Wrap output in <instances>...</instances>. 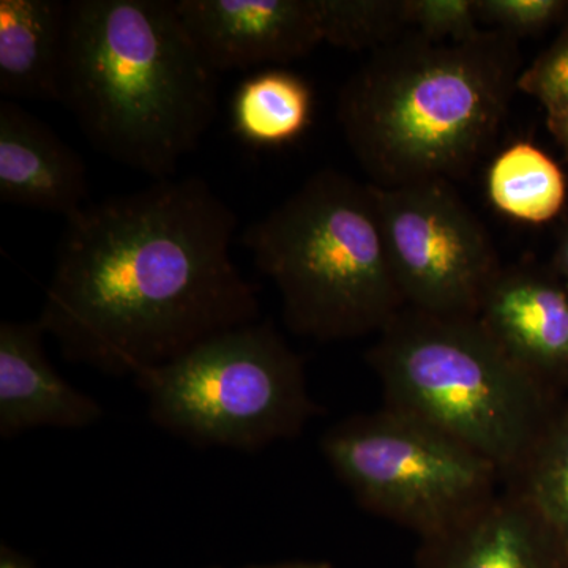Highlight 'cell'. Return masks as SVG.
Wrapping results in <instances>:
<instances>
[{
  "instance_id": "1",
  "label": "cell",
  "mask_w": 568,
  "mask_h": 568,
  "mask_svg": "<svg viewBox=\"0 0 568 568\" xmlns=\"http://www.w3.org/2000/svg\"><path fill=\"white\" fill-rule=\"evenodd\" d=\"M239 219L204 179H162L65 219L40 316L71 364L133 379L261 320Z\"/></svg>"
},
{
  "instance_id": "2",
  "label": "cell",
  "mask_w": 568,
  "mask_h": 568,
  "mask_svg": "<svg viewBox=\"0 0 568 568\" xmlns=\"http://www.w3.org/2000/svg\"><path fill=\"white\" fill-rule=\"evenodd\" d=\"M521 71L507 33L433 41L409 31L351 74L336 115L372 185L454 183L495 144Z\"/></svg>"
},
{
  "instance_id": "3",
  "label": "cell",
  "mask_w": 568,
  "mask_h": 568,
  "mask_svg": "<svg viewBox=\"0 0 568 568\" xmlns=\"http://www.w3.org/2000/svg\"><path fill=\"white\" fill-rule=\"evenodd\" d=\"M61 103L92 148L162 181L215 121L219 73L174 0H70Z\"/></svg>"
},
{
  "instance_id": "4",
  "label": "cell",
  "mask_w": 568,
  "mask_h": 568,
  "mask_svg": "<svg viewBox=\"0 0 568 568\" xmlns=\"http://www.w3.org/2000/svg\"><path fill=\"white\" fill-rule=\"evenodd\" d=\"M282 298L284 324L320 343L379 334L405 301L369 183L324 168L242 234Z\"/></svg>"
},
{
  "instance_id": "5",
  "label": "cell",
  "mask_w": 568,
  "mask_h": 568,
  "mask_svg": "<svg viewBox=\"0 0 568 568\" xmlns=\"http://www.w3.org/2000/svg\"><path fill=\"white\" fill-rule=\"evenodd\" d=\"M376 336L366 362L384 406L457 437L496 466L504 485L517 476L564 396L515 364L477 317L405 306Z\"/></svg>"
},
{
  "instance_id": "6",
  "label": "cell",
  "mask_w": 568,
  "mask_h": 568,
  "mask_svg": "<svg viewBox=\"0 0 568 568\" xmlns=\"http://www.w3.org/2000/svg\"><path fill=\"white\" fill-rule=\"evenodd\" d=\"M134 383L153 424L194 447L260 452L321 416L304 361L271 321L213 335Z\"/></svg>"
},
{
  "instance_id": "7",
  "label": "cell",
  "mask_w": 568,
  "mask_h": 568,
  "mask_svg": "<svg viewBox=\"0 0 568 568\" xmlns=\"http://www.w3.org/2000/svg\"><path fill=\"white\" fill-rule=\"evenodd\" d=\"M320 450L358 506L418 540L469 517L504 485L457 437L388 406L336 422Z\"/></svg>"
},
{
  "instance_id": "8",
  "label": "cell",
  "mask_w": 568,
  "mask_h": 568,
  "mask_svg": "<svg viewBox=\"0 0 568 568\" xmlns=\"http://www.w3.org/2000/svg\"><path fill=\"white\" fill-rule=\"evenodd\" d=\"M372 189L405 305L428 315L477 317L504 265L487 227L452 182Z\"/></svg>"
},
{
  "instance_id": "9",
  "label": "cell",
  "mask_w": 568,
  "mask_h": 568,
  "mask_svg": "<svg viewBox=\"0 0 568 568\" xmlns=\"http://www.w3.org/2000/svg\"><path fill=\"white\" fill-rule=\"evenodd\" d=\"M215 73L286 65L324 43L317 0H174Z\"/></svg>"
},
{
  "instance_id": "10",
  "label": "cell",
  "mask_w": 568,
  "mask_h": 568,
  "mask_svg": "<svg viewBox=\"0 0 568 568\" xmlns=\"http://www.w3.org/2000/svg\"><path fill=\"white\" fill-rule=\"evenodd\" d=\"M477 320L537 383L552 394L568 395V286L555 272L503 267Z\"/></svg>"
},
{
  "instance_id": "11",
  "label": "cell",
  "mask_w": 568,
  "mask_h": 568,
  "mask_svg": "<svg viewBox=\"0 0 568 568\" xmlns=\"http://www.w3.org/2000/svg\"><path fill=\"white\" fill-rule=\"evenodd\" d=\"M414 568H568V547L528 497L504 485L469 517L422 538Z\"/></svg>"
},
{
  "instance_id": "12",
  "label": "cell",
  "mask_w": 568,
  "mask_h": 568,
  "mask_svg": "<svg viewBox=\"0 0 568 568\" xmlns=\"http://www.w3.org/2000/svg\"><path fill=\"white\" fill-rule=\"evenodd\" d=\"M39 320L0 323V437L39 428L84 429L103 406L59 375L44 351Z\"/></svg>"
},
{
  "instance_id": "13",
  "label": "cell",
  "mask_w": 568,
  "mask_h": 568,
  "mask_svg": "<svg viewBox=\"0 0 568 568\" xmlns=\"http://www.w3.org/2000/svg\"><path fill=\"white\" fill-rule=\"evenodd\" d=\"M89 194L80 153L20 103L0 100V201L69 219Z\"/></svg>"
},
{
  "instance_id": "14",
  "label": "cell",
  "mask_w": 568,
  "mask_h": 568,
  "mask_svg": "<svg viewBox=\"0 0 568 568\" xmlns=\"http://www.w3.org/2000/svg\"><path fill=\"white\" fill-rule=\"evenodd\" d=\"M67 6L62 0L0 2V97L61 103Z\"/></svg>"
},
{
  "instance_id": "15",
  "label": "cell",
  "mask_w": 568,
  "mask_h": 568,
  "mask_svg": "<svg viewBox=\"0 0 568 568\" xmlns=\"http://www.w3.org/2000/svg\"><path fill=\"white\" fill-rule=\"evenodd\" d=\"M315 93L304 78L272 67L239 85L233 100L234 132L256 148H280L306 132Z\"/></svg>"
},
{
  "instance_id": "16",
  "label": "cell",
  "mask_w": 568,
  "mask_h": 568,
  "mask_svg": "<svg viewBox=\"0 0 568 568\" xmlns=\"http://www.w3.org/2000/svg\"><path fill=\"white\" fill-rule=\"evenodd\" d=\"M485 183L493 207L519 223L551 222L567 200L559 164L529 141L511 142L497 153Z\"/></svg>"
},
{
  "instance_id": "17",
  "label": "cell",
  "mask_w": 568,
  "mask_h": 568,
  "mask_svg": "<svg viewBox=\"0 0 568 568\" xmlns=\"http://www.w3.org/2000/svg\"><path fill=\"white\" fill-rule=\"evenodd\" d=\"M506 485L528 497L568 547V395L525 466Z\"/></svg>"
},
{
  "instance_id": "18",
  "label": "cell",
  "mask_w": 568,
  "mask_h": 568,
  "mask_svg": "<svg viewBox=\"0 0 568 568\" xmlns=\"http://www.w3.org/2000/svg\"><path fill=\"white\" fill-rule=\"evenodd\" d=\"M325 43L375 52L410 29L407 0H317Z\"/></svg>"
},
{
  "instance_id": "19",
  "label": "cell",
  "mask_w": 568,
  "mask_h": 568,
  "mask_svg": "<svg viewBox=\"0 0 568 568\" xmlns=\"http://www.w3.org/2000/svg\"><path fill=\"white\" fill-rule=\"evenodd\" d=\"M410 29L433 41H466L485 31L476 0H407Z\"/></svg>"
},
{
  "instance_id": "20",
  "label": "cell",
  "mask_w": 568,
  "mask_h": 568,
  "mask_svg": "<svg viewBox=\"0 0 568 568\" xmlns=\"http://www.w3.org/2000/svg\"><path fill=\"white\" fill-rule=\"evenodd\" d=\"M518 92L538 100L548 115L568 112V28L528 69L521 71Z\"/></svg>"
},
{
  "instance_id": "21",
  "label": "cell",
  "mask_w": 568,
  "mask_h": 568,
  "mask_svg": "<svg viewBox=\"0 0 568 568\" xmlns=\"http://www.w3.org/2000/svg\"><path fill=\"white\" fill-rule=\"evenodd\" d=\"M481 28L518 39L548 28L566 9L559 0H476Z\"/></svg>"
},
{
  "instance_id": "22",
  "label": "cell",
  "mask_w": 568,
  "mask_h": 568,
  "mask_svg": "<svg viewBox=\"0 0 568 568\" xmlns=\"http://www.w3.org/2000/svg\"><path fill=\"white\" fill-rule=\"evenodd\" d=\"M0 568H39L29 556L3 541L0 545Z\"/></svg>"
},
{
  "instance_id": "23",
  "label": "cell",
  "mask_w": 568,
  "mask_h": 568,
  "mask_svg": "<svg viewBox=\"0 0 568 568\" xmlns=\"http://www.w3.org/2000/svg\"><path fill=\"white\" fill-rule=\"evenodd\" d=\"M547 123L549 132L559 142L560 148H562V151L568 156V112L548 115Z\"/></svg>"
},
{
  "instance_id": "24",
  "label": "cell",
  "mask_w": 568,
  "mask_h": 568,
  "mask_svg": "<svg viewBox=\"0 0 568 568\" xmlns=\"http://www.w3.org/2000/svg\"><path fill=\"white\" fill-rule=\"evenodd\" d=\"M220 568V567H216ZM241 568H336L334 564L327 560L316 559H294L282 560V562L257 564V566H246Z\"/></svg>"
},
{
  "instance_id": "25",
  "label": "cell",
  "mask_w": 568,
  "mask_h": 568,
  "mask_svg": "<svg viewBox=\"0 0 568 568\" xmlns=\"http://www.w3.org/2000/svg\"><path fill=\"white\" fill-rule=\"evenodd\" d=\"M552 272L568 286V231L566 235H564L562 244H560L558 253H556Z\"/></svg>"
}]
</instances>
